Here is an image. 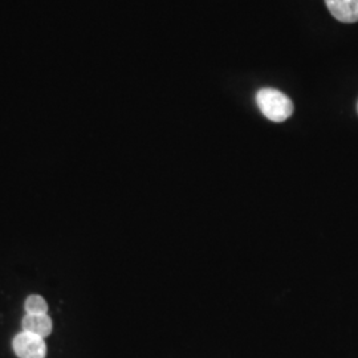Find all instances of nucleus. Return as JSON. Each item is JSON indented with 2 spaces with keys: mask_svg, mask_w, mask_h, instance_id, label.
<instances>
[{
  "mask_svg": "<svg viewBox=\"0 0 358 358\" xmlns=\"http://www.w3.org/2000/svg\"><path fill=\"white\" fill-rule=\"evenodd\" d=\"M260 112L273 122H284L294 113V103L280 90L263 88L256 93Z\"/></svg>",
  "mask_w": 358,
  "mask_h": 358,
  "instance_id": "f257e3e1",
  "label": "nucleus"
},
{
  "mask_svg": "<svg viewBox=\"0 0 358 358\" xmlns=\"http://www.w3.org/2000/svg\"><path fill=\"white\" fill-rule=\"evenodd\" d=\"M13 348L17 358H45L47 356L44 338L24 331L15 336Z\"/></svg>",
  "mask_w": 358,
  "mask_h": 358,
  "instance_id": "f03ea898",
  "label": "nucleus"
},
{
  "mask_svg": "<svg viewBox=\"0 0 358 358\" xmlns=\"http://www.w3.org/2000/svg\"><path fill=\"white\" fill-rule=\"evenodd\" d=\"M333 16L341 23H357L358 0H325Z\"/></svg>",
  "mask_w": 358,
  "mask_h": 358,
  "instance_id": "7ed1b4c3",
  "label": "nucleus"
},
{
  "mask_svg": "<svg viewBox=\"0 0 358 358\" xmlns=\"http://www.w3.org/2000/svg\"><path fill=\"white\" fill-rule=\"evenodd\" d=\"M22 328L24 332L32 333L43 338L48 337L53 329L52 319L47 315H26L22 321Z\"/></svg>",
  "mask_w": 358,
  "mask_h": 358,
  "instance_id": "20e7f679",
  "label": "nucleus"
},
{
  "mask_svg": "<svg viewBox=\"0 0 358 358\" xmlns=\"http://www.w3.org/2000/svg\"><path fill=\"white\" fill-rule=\"evenodd\" d=\"M24 308H26L27 315H47L48 313L47 301L38 294L28 296Z\"/></svg>",
  "mask_w": 358,
  "mask_h": 358,
  "instance_id": "39448f33",
  "label": "nucleus"
},
{
  "mask_svg": "<svg viewBox=\"0 0 358 358\" xmlns=\"http://www.w3.org/2000/svg\"><path fill=\"white\" fill-rule=\"evenodd\" d=\"M357 112H358V103H357Z\"/></svg>",
  "mask_w": 358,
  "mask_h": 358,
  "instance_id": "423d86ee",
  "label": "nucleus"
}]
</instances>
